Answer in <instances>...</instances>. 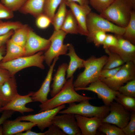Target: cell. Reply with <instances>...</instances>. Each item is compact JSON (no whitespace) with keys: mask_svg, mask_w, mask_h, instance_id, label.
<instances>
[{"mask_svg":"<svg viewBox=\"0 0 135 135\" xmlns=\"http://www.w3.org/2000/svg\"><path fill=\"white\" fill-rule=\"evenodd\" d=\"M98 130L107 135H125L122 129L108 123L102 122Z\"/></svg>","mask_w":135,"mask_h":135,"instance_id":"31","label":"cell"},{"mask_svg":"<svg viewBox=\"0 0 135 135\" xmlns=\"http://www.w3.org/2000/svg\"><path fill=\"white\" fill-rule=\"evenodd\" d=\"M68 50V52L66 55L70 57V60L66 70V79L73 76V74L78 69L84 68V60L78 56L72 44H69Z\"/></svg>","mask_w":135,"mask_h":135,"instance_id":"22","label":"cell"},{"mask_svg":"<svg viewBox=\"0 0 135 135\" xmlns=\"http://www.w3.org/2000/svg\"><path fill=\"white\" fill-rule=\"evenodd\" d=\"M68 1H71L75 2L79 4L84 5H88L89 2L88 0H67Z\"/></svg>","mask_w":135,"mask_h":135,"instance_id":"48","label":"cell"},{"mask_svg":"<svg viewBox=\"0 0 135 135\" xmlns=\"http://www.w3.org/2000/svg\"><path fill=\"white\" fill-rule=\"evenodd\" d=\"M29 28L26 24H23L14 31L10 39L16 44L24 48L27 39Z\"/></svg>","mask_w":135,"mask_h":135,"instance_id":"27","label":"cell"},{"mask_svg":"<svg viewBox=\"0 0 135 135\" xmlns=\"http://www.w3.org/2000/svg\"><path fill=\"white\" fill-rule=\"evenodd\" d=\"M18 94L16 80L12 76L0 85V102L2 107Z\"/></svg>","mask_w":135,"mask_h":135,"instance_id":"19","label":"cell"},{"mask_svg":"<svg viewBox=\"0 0 135 135\" xmlns=\"http://www.w3.org/2000/svg\"><path fill=\"white\" fill-rule=\"evenodd\" d=\"M106 32L102 30H97L89 34L87 36L88 42H93L98 47L102 45L106 38Z\"/></svg>","mask_w":135,"mask_h":135,"instance_id":"34","label":"cell"},{"mask_svg":"<svg viewBox=\"0 0 135 135\" xmlns=\"http://www.w3.org/2000/svg\"><path fill=\"white\" fill-rule=\"evenodd\" d=\"M50 44L49 39L40 36L29 28L27 39L24 48V56L32 55L40 51H46Z\"/></svg>","mask_w":135,"mask_h":135,"instance_id":"14","label":"cell"},{"mask_svg":"<svg viewBox=\"0 0 135 135\" xmlns=\"http://www.w3.org/2000/svg\"><path fill=\"white\" fill-rule=\"evenodd\" d=\"M3 135V128L2 126L1 125L0 126V135Z\"/></svg>","mask_w":135,"mask_h":135,"instance_id":"50","label":"cell"},{"mask_svg":"<svg viewBox=\"0 0 135 135\" xmlns=\"http://www.w3.org/2000/svg\"><path fill=\"white\" fill-rule=\"evenodd\" d=\"M15 112L10 110L3 111L2 114L0 117V126L8 119L11 117Z\"/></svg>","mask_w":135,"mask_h":135,"instance_id":"44","label":"cell"},{"mask_svg":"<svg viewBox=\"0 0 135 135\" xmlns=\"http://www.w3.org/2000/svg\"><path fill=\"white\" fill-rule=\"evenodd\" d=\"M109 107V113L102 119V122L108 123L123 128L130 121L131 113L116 102L113 101Z\"/></svg>","mask_w":135,"mask_h":135,"instance_id":"10","label":"cell"},{"mask_svg":"<svg viewBox=\"0 0 135 135\" xmlns=\"http://www.w3.org/2000/svg\"><path fill=\"white\" fill-rule=\"evenodd\" d=\"M15 135H44V132L37 133L32 131L31 130L26 131L24 132H20L16 134Z\"/></svg>","mask_w":135,"mask_h":135,"instance_id":"47","label":"cell"},{"mask_svg":"<svg viewBox=\"0 0 135 135\" xmlns=\"http://www.w3.org/2000/svg\"><path fill=\"white\" fill-rule=\"evenodd\" d=\"M45 0H26L19 10L21 13L30 14L36 18L43 13Z\"/></svg>","mask_w":135,"mask_h":135,"instance_id":"23","label":"cell"},{"mask_svg":"<svg viewBox=\"0 0 135 135\" xmlns=\"http://www.w3.org/2000/svg\"><path fill=\"white\" fill-rule=\"evenodd\" d=\"M105 52L108 56L107 61L102 69L114 68L122 66L125 63L121 58L116 53L112 52L107 48Z\"/></svg>","mask_w":135,"mask_h":135,"instance_id":"28","label":"cell"},{"mask_svg":"<svg viewBox=\"0 0 135 135\" xmlns=\"http://www.w3.org/2000/svg\"><path fill=\"white\" fill-rule=\"evenodd\" d=\"M108 58V56L106 55L99 58L92 56L87 60H84V70L73 82L74 88H84L99 80L100 73Z\"/></svg>","mask_w":135,"mask_h":135,"instance_id":"2","label":"cell"},{"mask_svg":"<svg viewBox=\"0 0 135 135\" xmlns=\"http://www.w3.org/2000/svg\"><path fill=\"white\" fill-rule=\"evenodd\" d=\"M118 42L115 46L108 48L111 52L118 54L125 63L135 62V46L122 36L116 35Z\"/></svg>","mask_w":135,"mask_h":135,"instance_id":"15","label":"cell"},{"mask_svg":"<svg viewBox=\"0 0 135 135\" xmlns=\"http://www.w3.org/2000/svg\"><path fill=\"white\" fill-rule=\"evenodd\" d=\"M66 5L74 15L77 22L78 34L88 36V32L86 25L87 17L91 12L88 5H80L72 1L67 0Z\"/></svg>","mask_w":135,"mask_h":135,"instance_id":"12","label":"cell"},{"mask_svg":"<svg viewBox=\"0 0 135 135\" xmlns=\"http://www.w3.org/2000/svg\"><path fill=\"white\" fill-rule=\"evenodd\" d=\"M135 8L129 0H114L100 15L115 24L125 28Z\"/></svg>","mask_w":135,"mask_h":135,"instance_id":"3","label":"cell"},{"mask_svg":"<svg viewBox=\"0 0 135 135\" xmlns=\"http://www.w3.org/2000/svg\"><path fill=\"white\" fill-rule=\"evenodd\" d=\"M44 60V54L41 51L32 55L20 57L6 62H1L0 68L8 70L13 76L20 70L31 66L44 69L45 67L43 62Z\"/></svg>","mask_w":135,"mask_h":135,"instance_id":"4","label":"cell"},{"mask_svg":"<svg viewBox=\"0 0 135 135\" xmlns=\"http://www.w3.org/2000/svg\"><path fill=\"white\" fill-rule=\"evenodd\" d=\"M76 91L86 90L96 93L99 98L101 99L104 105L109 106L114 100L118 91L114 90L100 80L90 84L84 88H74Z\"/></svg>","mask_w":135,"mask_h":135,"instance_id":"11","label":"cell"},{"mask_svg":"<svg viewBox=\"0 0 135 135\" xmlns=\"http://www.w3.org/2000/svg\"><path fill=\"white\" fill-rule=\"evenodd\" d=\"M48 128V130L44 132V135H66L59 128L54 124H52Z\"/></svg>","mask_w":135,"mask_h":135,"instance_id":"43","label":"cell"},{"mask_svg":"<svg viewBox=\"0 0 135 135\" xmlns=\"http://www.w3.org/2000/svg\"><path fill=\"white\" fill-rule=\"evenodd\" d=\"M52 123L58 126L66 134L82 135L74 114L65 113L56 115L52 119Z\"/></svg>","mask_w":135,"mask_h":135,"instance_id":"13","label":"cell"},{"mask_svg":"<svg viewBox=\"0 0 135 135\" xmlns=\"http://www.w3.org/2000/svg\"><path fill=\"white\" fill-rule=\"evenodd\" d=\"M2 107V106L0 102V112H3L1 110V108Z\"/></svg>","mask_w":135,"mask_h":135,"instance_id":"52","label":"cell"},{"mask_svg":"<svg viewBox=\"0 0 135 135\" xmlns=\"http://www.w3.org/2000/svg\"><path fill=\"white\" fill-rule=\"evenodd\" d=\"M114 0H88L89 4L100 14L105 10Z\"/></svg>","mask_w":135,"mask_h":135,"instance_id":"35","label":"cell"},{"mask_svg":"<svg viewBox=\"0 0 135 135\" xmlns=\"http://www.w3.org/2000/svg\"><path fill=\"white\" fill-rule=\"evenodd\" d=\"M14 32V31L12 30L6 34L0 36V47L6 44L13 34Z\"/></svg>","mask_w":135,"mask_h":135,"instance_id":"46","label":"cell"},{"mask_svg":"<svg viewBox=\"0 0 135 135\" xmlns=\"http://www.w3.org/2000/svg\"><path fill=\"white\" fill-rule=\"evenodd\" d=\"M33 92H30L24 96L20 95L18 94L7 104L2 108V110L16 111L22 114L24 112L34 111L33 109L27 107L26 106L27 104L34 102L31 97Z\"/></svg>","mask_w":135,"mask_h":135,"instance_id":"16","label":"cell"},{"mask_svg":"<svg viewBox=\"0 0 135 135\" xmlns=\"http://www.w3.org/2000/svg\"><path fill=\"white\" fill-rule=\"evenodd\" d=\"M60 30L67 34H78L76 20L70 10H68Z\"/></svg>","mask_w":135,"mask_h":135,"instance_id":"26","label":"cell"},{"mask_svg":"<svg viewBox=\"0 0 135 135\" xmlns=\"http://www.w3.org/2000/svg\"><path fill=\"white\" fill-rule=\"evenodd\" d=\"M67 0H62L57 12L55 14L52 20L54 31L60 30L61 26L66 18L68 10L66 8Z\"/></svg>","mask_w":135,"mask_h":135,"instance_id":"25","label":"cell"},{"mask_svg":"<svg viewBox=\"0 0 135 135\" xmlns=\"http://www.w3.org/2000/svg\"><path fill=\"white\" fill-rule=\"evenodd\" d=\"M68 65L67 63H64L58 67L51 86L52 89L50 91V95L52 98L61 90L66 82L65 75Z\"/></svg>","mask_w":135,"mask_h":135,"instance_id":"21","label":"cell"},{"mask_svg":"<svg viewBox=\"0 0 135 135\" xmlns=\"http://www.w3.org/2000/svg\"><path fill=\"white\" fill-rule=\"evenodd\" d=\"M89 100H84L78 104L74 102L69 104V106L66 109L60 110L58 113L72 114L88 117H96L102 119L109 113V106L105 105L100 106H94L89 103Z\"/></svg>","mask_w":135,"mask_h":135,"instance_id":"5","label":"cell"},{"mask_svg":"<svg viewBox=\"0 0 135 135\" xmlns=\"http://www.w3.org/2000/svg\"><path fill=\"white\" fill-rule=\"evenodd\" d=\"M121 66L109 69H102L100 74L99 80L111 78L114 76L120 69Z\"/></svg>","mask_w":135,"mask_h":135,"instance_id":"42","label":"cell"},{"mask_svg":"<svg viewBox=\"0 0 135 135\" xmlns=\"http://www.w3.org/2000/svg\"><path fill=\"white\" fill-rule=\"evenodd\" d=\"M6 44V54L1 62H6L24 56L25 51L24 48L14 43L10 39L7 41Z\"/></svg>","mask_w":135,"mask_h":135,"instance_id":"24","label":"cell"},{"mask_svg":"<svg viewBox=\"0 0 135 135\" xmlns=\"http://www.w3.org/2000/svg\"><path fill=\"white\" fill-rule=\"evenodd\" d=\"M74 76L66 80L61 90L54 96L48 99L44 103L39 106L40 112L52 109L66 104L75 102H80L84 100H89L94 98L84 96L78 93L75 90L73 86Z\"/></svg>","mask_w":135,"mask_h":135,"instance_id":"1","label":"cell"},{"mask_svg":"<svg viewBox=\"0 0 135 135\" xmlns=\"http://www.w3.org/2000/svg\"><path fill=\"white\" fill-rule=\"evenodd\" d=\"M65 107V104H63L38 114L18 116L16 118L20 121H26L34 123L42 132L52 124V121L54 117Z\"/></svg>","mask_w":135,"mask_h":135,"instance_id":"9","label":"cell"},{"mask_svg":"<svg viewBox=\"0 0 135 135\" xmlns=\"http://www.w3.org/2000/svg\"><path fill=\"white\" fill-rule=\"evenodd\" d=\"M133 6L135 8V0H129Z\"/></svg>","mask_w":135,"mask_h":135,"instance_id":"51","label":"cell"},{"mask_svg":"<svg viewBox=\"0 0 135 135\" xmlns=\"http://www.w3.org/2000/svg\"><path fill=\"white\" fill-rule=\"evenodd\" d=\"M12 76L8 70L0 68V85Z\"/></svg>","mask_w":135,"mask_h":135,"instance_id":"45","label":"cell"},{"mask_svg":"<svg viewBox=\"0 0 135 135\" xmlns=\"http://www.w3.org/2000/svg\"><path fill=\"white\" fill-rule=\"evenodd\" d=\"M118 42V39L116 36L110 34H106L102 44L103 48L105 49L117 45Z\"/></svg>","mask_w":135,"mask_h":135,"instance_id":"41","label":"cell"},{"mask_svg":"<svg viewBox=\"0 0 135 135\" xmlns=\"http://www.w3.org/2000/svg\"><path fill=\"white\" fill-rule=\"evenodd\" d=\"M3 135H14L29 130L36 126L34 123L22 122L17 118L12 120H6L2 124Z\"/></svg>","mask_w":135,"mask_h":135,"instance_id":"20","label":"cell"},{"mask_svg":"<svg viewBox=\"0 0 135 135\" xmlns=\"http://www.w3.org/2000/svg\"><path fill=\"white\" fill-rule=\"evenodd\" d=\"M58 58V57H57L54 59L52 64L50 66L46 76L40 88L37 91L33 92L31 97L34 102H38L42 104L48 100V96L50 91V85L52 80L54 68Z\"/></svg>","mask_w":135,"mask_h":135,"instance_id":"18","label":"cell"},{"mask_svg":"<svg viewBox=\"0 0 135 135\" xmlns=\"http://www.w3.org/2000/svg\"><path fill=\"white\" fill-rule=\"evenodd\" d=\"M36 24L37 26L40 29H45L48 28L51 23V20L44 13L36 18Z\"/></svg>","mask_w":135,"mask_h":135,"instance_id":"39","label":"cell"},{"mask_svg":"<svg viewBox=\"0 0 135 135\" xmlns=\"http://www.w3.org/2000/svg\"><path fill=\"white\" fill-rule=\"evenodd\" d=\"M26 0H0L4 5L13 12L19 10Z\"/></svg>","mask_w":135,"mask_h":135,"instance_id":"37","label":"cell"},{"mask_svg":"<svg viewBox=\"0 0 135 135\" xmlns=\"http://www.w3.org/2000/svg\"><path fill=\"white\" fill-rule=\"evenodd\" d=\"M67 34L61 30L54 31L49 39L50 45L44 54V60L48 66H50L55 58L66 54L70 44H65L64 42Z\"/></svg>","mask_w":135,"mask_h":135,"instance_id":"7","label":"cell"},{"mask_svg":"<svg viewBox=\"0 0 135 135\" xmlns=\"http://www.w3.org/2000/svg\"><path fill=\"white\" fill-rule=\"evenodd\" d=\"M22 24L18 21L3 22L0 20V36L6 34L11 30H16Z\"/></svg>","mask_w":135,"mask_h":135,"instance_id":"33","label":"cell"},{"mask_svg":"<svg viewBox=\"0 0 135 135\" xmlns=\"http://www.w3.org/2000/svg\"><path fill=\"white\" fill-rule=\"evenodd\" d=\"M122 37L135 45V9L131 14L130 20L125 28L124 32Z\"/></svg>","mask_w":135,"mask_h":135,"instance_id":"29","label":"cell"},{"mask_svg":"<svg viewBox=\"0 0 135 135\" xmlns=\"http://www.w3.org/2000/svg\"><path fill=\"white\" fill-rule=\"evenodd\" d=\"M75 116L82 135H95L102 123V119L98 117H88L76 114Z\"/></svg>","mask_w":135,"mask_h":135,"instance_id":"17","label":"cell"},{"mask_svg":"<svg viewBox=\"0 0 135 135\" xmlns=\"http://www.w3.org/2000/svg\"><path fill=\"white\" fill-rule=\"evenodd\" d=\"M135 79V62H129L122 66L113 76L100 80L112 90L118 91L125 83Z\"/></svg>","mask_w":135,"mask_h":135,"instance_id":"8","label":"cell"},{"mask_svg":"<svg viewBox=\"0 0 135 135\" xmlns=\"http://www.w3.org/2000/svg\"><path fill=\"white\" fill-rule=\"evenodd\" d=\"M86 25L88 34L96 31L102 30L122 36L125 30V28L119 26L100 14L91 12L87 16Z\"/></svg>","mask_w":135,"mask_h":135,"instance_id":"6","label":"cell"},{"mask_svg":"<svg viewBox=\"0 0 135 135\" xmlns=\"http://www.w3.org/2000/svg\"><path fill=\"white\" fill-rule=\"evenodd\" d=\"M62 0H45L43 8V13L52 20L57 8Z\"/></svg>","mask_w":135,"mask_h":135,"instance_id":"32","label":"cell"},{"mask_svg":"<svg viewBox=\"0 0 135 135\" xmlns=\"http://www.w3.org/2000/svg\"><path fill=\"white\" fill-rule=\"evenodd\" d=\"M118 91L126 96L135 97V79L130 81L120 87Z\"/></svg>","mask_w":135,"mask_h":135,"instance_id":"36","label":"cell"},{"mask_svg":"<svg viewBox=\"0 0 135 135\" xmlns=\"http://www.w3.org/2000/svg\"><path fill=\"white\" fill-rule=\"evenodd\" d=\"M6 51V47L4 45L0 47V61L2 60L4 56H3Z\"/></svg>","mask_w":135,"mask_h":135,"instance_id":"49","label":"cell"},{"mask_svg":"<svg viewBox=\"0 0 135 135\" xmlns=\"http://www.w3.org/2000/svg\"><path fill=\"white\" fill-rule=\"evenodd\" d=\"M122 129L125 135L135 134V111L132 112L130 121Z\"/></svg>","mask_w":135,"mask_h":135,"instance_id":"38","label":"cell"},{"mask_svg":"<svg viewBox=\"0 0 135 135\" xmlns=\"http://www.w3.org/2000/svg\"><path fill=\"white\" fill-rule=\"evenodd\" d=\"M116 102L129 111H135V98L124 95L119 92L114 99Z\"/></svg>","mask_w":135,"mask_h":135,"instance_id":"30","label":"cell"},{"mask_svg":"<svg viewBox=\"0 0 135 135\" xmlns=\"http://www.w3.org/2000/svg\"><path fill=\"white\" fill-rule=\"evenodd\" d=\"M13 12L2 4L0 1V20H8L13 18Z\"/></svg>","mask_w":135,"mask_h":135,"instance_id":"40","label":"cell"}]
</instances>
